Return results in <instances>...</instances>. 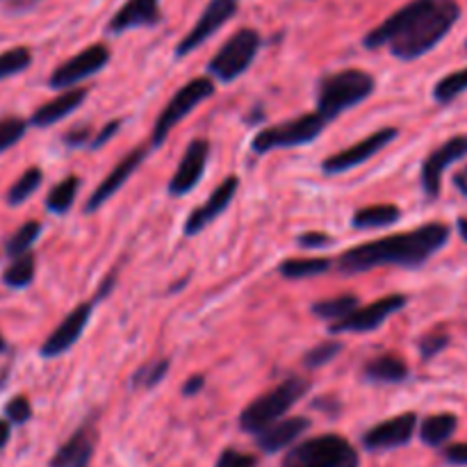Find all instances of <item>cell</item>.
<instances>
[{
	"label": "cell",
	"mask_w": 467,
	"mask_h": 467,
	"mask_svg": "<svg viewBox=\"0 0 467 467\" xmlns=\"http://www.w3.org/2000/svg\"><path fill=\"white\" fill-rule=\"evenodd\" d=\"M459 16L461 7L454 0H413L374 27L363 44L369 50L390 46L395 57L410 62L436 48Z\"/></svg>",
	"instance_id": "6da1fadb"
},
{
	"label": "cell",
	"mask_w": 467,
	"mask_h": 467,
	"mask_svg": "<svg viewBox=\"0 0 467 467\" xmlns=\"http://www.w3.org/2000/svg\"><path fill=\"white\" fill-rule=\"evenodd\" d=\"M450 235L451 231L447 223H424V226L415 228V231H406L400 233V235L381 237V240L351 246L349 251L340 255L337 269L347 274V276L365 274L374 267H386V265L418 269L450 242Z\"/></svg>",
	"instance_id": "7a4b0ae2"
},
{
	"label": "cell",
	"mask_w": 467,
	"mask_h": 467,
	"mask_svg": "<svg viewBox=\"0 0 467 467\" xmlns=\"http://www.w3.org/2000/svg\"><path fill=\"white\" fill-rule=\"evenodd\" d=\"M374 87H377L374 76L360 68L328 73L319 80L317 87V114L324 121L331 123L342 112L368 100L374 94Z\"/></svg>",
	"instance_id": "3957f363"
},
{
	"label": "cell",
	"mask_w": 467,
	"mask_h": 467,
	"mask_svg": "<svg viewBox=\"0 0 467 467\" xmlns=\"http://www.w3.org/2000/svg\"><path fill=\"white\" fill-rule=\"evenodd\" d=\"M310 390V383L301 377H290L283 383H278L274 390L265 392L258 400L251 401L240 415V429L242 431L251 433V436H258L260 431H265L267 427H272L274 422L283 420V415L292 409V406L299 404L301 397Z\"/></svg>",
	"instance_id": "277c9868"
},
{
	"label": "cell",
	"mask_w": 467,
	"mask_h": 467,
	"mask_svg": "<svg viewBox=\"0 0 467 467\" xmlns=\"http://www.w3.org/2000/svg\"><path fill=\"white\" fill-rule=\"evenodd\" d=\"M281 467H360V456L347 438L324 433L290 447Z\"/></svg>",
	"instance_id": "5b68a950"
},
{
	"label": "cell",
	"mask_w": 467,
	"mask_h": 467,
	"mask_svg": "<svg viewBox=\"0 0 467 467\" xmlns=\"http://www.w3.org/2000/svg\"><path fill=\"white\" fill-rule=\"evenodd\" d=\"M327 126L328 123L317 112L301 114V117L290 119V121L276 123V126L260 130L254 137V141H251V149H254V153L265 155L276 149H292V146L310 144V141H315L327 130Z\"/></svg>",
	"instance_id": "8992f818"
},
{
	"label": "cell",
	"mask_w": 467,
	"mask_h": 467,
	"mask_svg": "<svg viewBox=\"0 0 467 467\" xmlns=\"http://www.w3.org/2000/svg\"><path fill=\"white\" fill-rule=\"evenodd\" d=\"M214 82L210 78H194L187 85H182L176 94L171 96L164 109L160 112L158 121L153 126V135H150V146H162L169 132L178 126L185 117H190L203 100H208L214 94Z\"/></svg>",
	"instance_id": "52a82bcc"
},
{
	"label": "cell",
	"mask_w": 467,
	"mask_h": 467,
	"mask_svg": "<svg viewBox=\"0 0 467 467\" xmlns=\"http://www.w3.org/2000/svg\"><path fill=\"white\" fill-rule=\"evenodd\" d=\"M260 44H263V39H260L258 32L251 30V27H242L210 59L208 73L222 82L237 80L254 64Z\"/></svg>",
	"instance_id": "ba28073f"
},
{
	"label": "cell",
	"mask_w": 467,
	"mask_h": 467,
	"mask_svg": "<svg viewBox=\"0 0 467 467\" xmlns=\"http://www.w3.org/2000/svg\"><path fill=\"white\" fill-rule=\"evenodd\" d=\"M109 62V48L105 44H94L89 48L80 50L78 55H73L71 59H67L64 64H59L57 68L50 76L48 85L53 89H73L78 82L87 80V78L96 76L100 68L108 67Z\"/></svg>",
	"instance_id": "9c48e42d"
},
{
	"label": "cell",
	"mask_w": 467,
	"mask_h": 467,
	"mask_svg": "<svg viewBox=\"0 0 467 467\" xmlns=\"http://www.w3.org/2000/svg\"><path fill=\"white\" fill-rule=\"evenodd\" d=\"M397 135H400V130H397V128H381V130L372 132V135L365 137V140L356 141V144L349 146V149L340 150V153H336V155H331V158L324 160L322 171L327 173V176H337V173L351 171V169L360 167V164L368 162L369 158H374L379 150L386 149V146L390 144Z\"/></svg>",
	"instance_id": "30bf717a"
},
{
	"label": "cell",
	"mask_w": 467,
	"mask_h": 467,
	"mask_svg": "<svg viewBox=\"0 0 467 467\" xmlns=\"http://www.w3.org/2000/svg\"><path fill=\"white\" fill-rule=\"evenodd\" d=\"M406 301L409 299H406L404 295H388V296H383V299L374 301V304L365 306V308H360L358 306V308H356L354 313L347 315L345 319L331 324V327H328V331H331L333 336H337V333L377 331V328L381 327L388 317H392V315L400 313V310L404 308Z\"/></svg>",
	"instance_id": "8fae6325"
},
{
	"label": "cell",
	"mask_w": 467,
	"mask_h": 467,
	"mask_svg": "<svg viewBox=\"0 0 467 467\" xmlns=\"http://www.w3.org/2000/svg\"><path fill=\"white\" fill-rule=\"evenodd\" d=\"M237 5H240V0H210L199 21L194 23V27H192V30L182 36L181 44L176 46V57H185L192 50L203 46L205 41L228 21V18L235 16Z\"/></svg>",
	"instance_id": "7c38bea8"
},
{
	"label": "cell",
	"mask_w": 467,
	"mask_h": 467,
	"mask_svg": "<svg viewBox=\"0 0 467 467\" xmlns=\"http://www.w3.org/2000/svg\"><path fill=\"white\" fill-rule=\"evenodd\" d=\"M467 158V135H456L451 140H447L445 144L438 146L422 164V173H420V181H422V190L427 194V199H438L442 185V173L447 171V167L459 160Z\"/></svg>",
	"instance_id": "4fadbf2b"
},
{
	"label": "cell",
	"mask_w": 467,
	"mask_h": 467,
	"mask_svg": "<svg viewBox=\"0 0 467 467\" xmlns=\"http://www.w3.org/2000/svg\"><path fill=\"white\" fill-rule=\"evenodd\" d=\"M91 313H94V301H85L78 308H73L67 317L59 322V327L50 333L41 345V356L44 358H57V356L67 354L73 345L82 337L87 324H89Z\"/></svg>",
	"instance_id": "5bb4252c"
},
{
	"label": "cell",
	"mask_w": 467,
	"mask_h": 467,
	"mask_svg": "<svg viewBox=\"0 0 467 467\" xmlns=\"http://www.w3.org/2000/svg\"><path fill=\"white\" fill-rule=\"evenodd\" d=\"M208 158H210L208 140L190 141L181 164H178L171 181H169V194H171L173 199L190 194V192L199 185L201 178H203L205 173V167H208Z\"/></svg>",
	"instance_id": "9a60e30c"
},
{
	"label": "cell",
	"mask_w": 467,
	"mask_h": 467,
	"mask_svg": "<svg viewBox=\"0 0 467 467\" xmlns=\"http://www.w3.org/2000/svg\"><path fill=\"white\" fill-rule=\"evenodd\" d=\"M144 158H146L144 146H137V149H132L130 153L123 155V158L117 162V167H114L112 171H109L108 176L100 181V185L91 192V196L87 199L85 208H82L85 210V214H94L96 210L103 208V205L108 203V201L112 199V196L117 194L123 185H126L128 178H130L132 173L141 167Z\"/></svg>",
	"instance_id": "2e32d148"
},
{
	"label": "cell",
	"mask_w": 467,
	"mask_h": 467,
	"mask_svg": "<svg viewBox=\"0 0 467 467\" xmlns=\"http://www.w3.org/2000/svg\"><path fill=\"white\" fill-rule=\"evenodd\" d=\"M415 427H418V415L401 413L369 429L363 436V447L368 451H388L404 447L413 441Z\"/></svg>",
	"instance_id": "e0dca14e"
},
{
	"label": "cell",
	"mask_w": 467,
	"mask_h": 467,
	"mask_svg": "<svg viewBox=\"0 0 467 467\" xmlns=\"http://www.w3.org/2000/svg\"><path fill=\"white\" fill-rule=\"evenodd\" d=\"M96 442H99V427L96 420H85L67 442L55 451L48 467H89L94 459Z\"/></svg>",
	"instance_id": "ac0fdd59"
},
{
	"label": "cell",
	"mask_w": 467,
	"mask_h": 467,
	"mask_svg": "<svg viewBox=\"0 0 467 467\" xmlns=\"http://www.w3.org/2000/svg\"><path fill=\"white\" fill-rule=\"evenodd\" d=\"M237 190H240V178L237 176L223 178L222 185H219L217 190L210 194V199L205 201L203 205H199V208L192 210L190 217H187V222H185V226H182V233H185L187 237L199 235V233L203 231L205 226H210V223H213L219 214L226 213L228 205H231L233 199H235Z\"/></svg>",
	"instance_id": "d6986e66"
},
{
	"label": "cell",
	"mask_w": 467,
	"mask_h": 467,
	"mask_svg": "<svg viewBox=\"0 0 467 467\" xmlns=\"http://www.w3.org/2000/svg\"><path fill=\"white\" fill-rule=\"evenodd\" d=\"M162 14H160V0H128L121 9L112 16L108 30L112 35H123L135 27L158 26Z\"/></svg>",
	"instance_id": "ffe728a7"
},
{
	"label": "cell",
	"mask_w": 467,
	"mask_h": 467,
	"mask_svg": "<svg viewBox=\"0 0 467 467\" xmlns=\"http://www.w3.org/2000/svg\"><path fill=\"white\" fill-rule=\"evenodd\" d=\"M308 429V418H283L278 422H274L272 427L265 429V431H260L255 436V442H258V447L265 454H278V451L295 445Z\"/></svg>",
	"instance_id": "44dd1931"
},
{
	"label": "cell",
	"mask_w": 467,
	"mask_h": 467,
	"mask_svg": "<svg viewBox=\"0 0 467 467\" xmlns=\"http://www.w3.org/2000/svg\"><path fill=\"white\" fill-rule=\"evenodd\" d=\"M87 94H89V91L82 89V87H73V89L62 91V94L55 96L53 100H48V103H44L41 108H36L30 123L36 128L55 126V123L67 119L71 112H76V109L80 108L82 100L87 99Z\"/></svg>",
	"instance_id": "7402d4cb"
},
{
	"label": "cell",
	"mask_w": 467,
	"mask_h": 467,
	"mask_svg": "<svg viewBox=\"0 0 467 467\" xmlns=\"http://www.w3.org/2000/svg\"><path fill=\"white\" fill-rule=\"evenodd\" d=\"M409 365L392 354L372 358L363 369V377L372 383H401L409 379Z\"/></svg>",
	"instance_id": "603a6c76"
},
{
	"label": "cell",
	"mask_w": 467,
	"mask_h": 467,
	"mask_svg": "<svg viewBox=\"0 0 467 467\" xmlns=\"http://www.w3.org/2000/svg\"><path fill=\"white\" fill-rule=\"evenodd\" d=\"M401 219V210L392 203H379V205H368V208L358 210L351 219L354 228L358 231H374V228H386L392 226Z\"/></svg>",
	"instance_id": "cb8c5ba5"
},
{
	"label": "cell",
	"mask_w": 467,
	"mask_h": 467,
	"mask_svg": "<svg viewBox=\"0 0 467 467\" xmlns=\"http://www.w3.org/2000/svg\"><path fill=\"white\" fill-rule=\"evenodd\" d=\"M456 429H459V418L454 413H438L424 420L422 427H420V438H422L424 445L441 447L454 436Z\"/></svg>",
	"instance_id": "d4e9b609"
},
{
	"label": "cell",
	"mask_w": 467,
	"mask_h": 467,
	"mask_svg": "<svg viewBox=\"0 0 467 467\" xmlns=\"http://www.w3.org/2000/svg\"><path fill=\"white\" fill-rule=\"evenodd\" d=\"M78 192H80V178L78 176L62 178V181L48 192V196H46V208H48V213L57 214V217L67 214L68 210L73 208V203H76Z\"/></svg>",
	"instance_id": "484cf974"
},
{
	"label": "cell",
	"mask_w": 467,
	"mask_h": 467,
	"mask_svg": "<svg viewBox=\"0 0 467 467\" xmlns=\"http://www.w3.org/2000/svg\"><path fill=\"white\" fill-rule=\"evenodd\" d=\"M35 272H36V258L35 254H23L18 258H12V263L5 267L3 272V283L12 290H23V287L30 285L35 281Z\"/></svg>",
	"instance_id": "4316f807"
},
{
	"label": "cell",
	"mask_w": 467,
	"mask_h": 467,
	"mask_svg": "<svg viewBox=\"0 0 467 467\" xmlns=\"http://www.w3.org/2000/svg\"><path fill=\"white\" fill-rule=\"evenodd\" d=\"M331 269V260L327 258H290L278 265V272L285 278H313L327 274Z\"/></svg>",
	"instance_id": "83f0119b"
},
{
	"label": "cell",
	"mask_w": 467,
	"mask_h": 467,
	"mask_svg": "<svg viewBox=\"0 0 467 467\" xmlns=\"http://www.w3.org/2000/svg\"><path fill=\"white\" fill-rule=\"evenodd\" d=\"M358 308V296L356 295H340V296H333V299H324L313 304V315L315 317H322L328 319V322H340L345 319L347 315L354 313Z\"/></svg>",
	"instance_id": "f1b7e54d"
},
{
	"label": "cell",
	"mask_w": 467,
	"mask_h": 467,
	"mask_svg": "<svg viewBox=\"0 0 467 467\" xmlns=\"http://www.w3.org/2000/svg\"><path fill=\"white\" fill-rule=\"evenodd\" d=\"M41 181H44V173H41L39 167H30L18 176V181L9 187L7 192V203L9 205H21L39 190Z\"/></svg>",
	"instance_id": "f546056e"
},
{
	"label": "cell",
	"mask_w": 467,
	"mask_h": 467,
	"mask_svg": "<svg viewBox=\"0 0 467 467\" xmlns=\"http://www.w3.org/2000/svg\"><path fill=\"white\" fill-rule=\"evenodd\" d=\"M39 235H41L39 222L23 223V226L18 228V231H14L12 235H9V240L5 242V254H7L9 258H18V255L27 254V251L32 249V244L39 240Z\"/></svg>",
	"instance_id": "4dcf8cb0"
},
{
	"label": "cell",
	"mask_w": 467,
	"mask_h": 467,
	"mask_svg": "<svg viewBox=\"0 0 467 467\" xmlns=\"http://www.w3.org/2000/svg\"><path fill=\"white\" fill-rule=\"evenodd\" d=\"M467 91V67L459 68V71L450 73V76L441 78L433 87V99L441 105H450L451 100L459 99L461 94Z\"/></svg>",
	"instance_id": "1f68e13d"
},
{
	"label": "cell",
	"mask_w": 467,
	"mask_h": 467,
	"mask_svg": "<svg viewBox=\"0 0 467 467\" xmlns=\"http://www.w3.org/2000/svg\"><path fill=\"white\" fill-rule=\"evenodd\" d=\"M169 372V360L160 358L153 363H146L132 374V388H141V390H150V388L160 386Z\"/></svg>",
	"instance_id": "d6a6232c"
},
{
	"label": "cell",
	"mask_w": 467,
	"mask_h": 467,
	"mask_svg": "<svg viewBox=\"0 0 467 467\" xmlns=\"http://www.w3.org/2000/svg\"><path fill=\"white\" fill-rule=\"evenodd\" d=\"M30 64H32V53L30 48H26V46L5 50V53H0V80L18 76V73L26 71Z\"/></svg>",
	"instance_id": "836d02e7"
},
{
	"label": "cell",
	"mask_w": 467,
	"mask_h": 467,
	"mask_svg": "<svg viewBox=\"0 0 467 467\" xmlns=\"http://www.w3.org/2000/svg\"><path fill=\"white\" fill-rule=\"evenodd\" d=\"M340 351H342V342H337V340L319 342L317 347H313V349H310L308 354L304 356V365L308 369L324 368V365L331 363V360L336 358V356L340 354Z\"/></svg>",
	"instance_id": "e575fe53"
},
{
	"label": "cell",
	"mask_w": 467,
	"mask_h": 467,
	"mask_svg": "<svg viewBox=\"0 0 467 467\" xmlns=\"http://www.w3.org/2000/svg\"><path fill=\"white\" fill-rule=\"evenodd\" d=\"M27 130V121L21 117H5L0 119V153L12 149Z\"/></svg>",
	"instance_id": "d590c367"
},
{
	"label": "cell",
	"mask_w": 467,
	"mask_h": 467,
	"mask_svg": "<svg viewBox=\"0 0 467 467\" xmlns=\"http://www.w3.org/2000/svg\"><path fill=\"white\" fill-rule=\"evenodd\" d=\"M447 345H450V336H447L445 331H433L420 340V354H422L424 360H431L433 356L441 354Z\"/></svg>",
	"instance_id": "8d00e7d4"
},
{
	"label": "cell",
	"mask_w": 467,
	"mask_h": 467,
	"mask_svg": "<svg viewBox=\"0 0 467 467\" xmlns=\"http://www.w3.org/2000/svg\"><path fill=\"white\" fill-rule=\"evenodd\" d=\"M32 418V406L26 397H14L7 406H5V420L9 424H26Z\"/></svg>",
	"instance_id": "74e56055"
},
{
	"label": "cell",
	"mask_w": 467,
	"mask_h": 467,
	"mask_svg": "<svg viewBox=\"0 0 467 467\" xmlns=\"http://www.w3.org/2000/svg\"><path fill=\"white\" fill-rule=\"evenodd\" d=\"M214 467H258V459L237 450H223Z\"/></svg>",
	"instance_id": "f35d334b"
},
{
	"label": "cell",
	"mask_w": 467,
	"mask_h": 467,
	"mask_svg": "<svg viewBox=\"0 0 467 467\" xmlns=\"http://www.w3.org/2000/svg\"><path fill=\"white\" fill-rule=\"evenodd\" d=\"M91 135H94V128H91L89 123H78V126H73L71 130L64 132L62 141L67 146H71V149H78V146H87V141L91 140Z\"/></svg>",
	"instance_id": "ab89813d"
},
{
	"label": "cell",
	"mask_w": 467,
	"mask_h": 467,
	"mask_svg": "<svg viewBox=\"0 0 467 467\" xmlns=\"http://www.w3.org/2000/svg\"><path fill=\"white\" fill-rule=\"evenodd\" d=\"M296 244L301 249H324V246L333 244V237H328L327 233H304L296 237Z\"/></svg>",
	"instance_id": "60d3db41"
},
{
	"label": "cell",
	"mask_w": 467,
	"mask_h": 467,
	"mask_svg": "<svg viewBox=\"0 0 467 467\" xmlns=\"http://www.w3.org/2000/svg\"><path fill=\"white\" fill-rule=\"evenodd\" d=\"M442 456L451 465H467V442H456V445L445 447Z\"/></svg>",
	"instance_id": "b9f144b4"
},
{
	"label": "cell",
	"mask_w": 467,
	"mask_h": 467,
	"mask_svg": "<svg viewBox=\"0 0 467 467\" xmlns=\"http://www.w3.org/2000/svg\"><path fill=\"white\" fill-rule=\"evenodd\" d=\"M119 128H121V121H109L108 126H105L103 130H100L99 135H96L94 140H91V149H100V146L108 144V141L112 140L114 135H117Z\"/></svg>",
	"instance_id": "7bdbcfd3"
},
{
	"label": "cell",
	"mask_w": 467,
	"mask_h": 467,
	"mask_svg": "<svg viewBox=\"0 0 467 467\" xmlns=\"http://www.w3.org/2000/svg\"><path fill=\"white\" fill-rule=\"evenodd\" d=\"M203 386H205V377H203V374H196V377H190L185 381V386H182V395H185V397L196 395V392L203 390Z\"/></svg>",
	"instance_id": "ee69618b"
},
{
	"label": "cell",
	"mask_w": 467,
	"mask_h": 467,
	"mask_svg": "<svg viewBox=\"0 0 467 467\" xmlns=\"http://www.w3.org/2000/svg\"><path fill=\"white\" fill-rule=\"evenodd\" d=\"M454 185L459 187L461 194L467 196V167H463L459 173H456V176H454Z\"/></svg>",
	"instance_id": "f6af8a7d"
},
{
	"label": "cell",
	"mask_w": 467,
	"mask_h": 467,
	"mask_svg": "<svg viewBox=\"0 0 467 467\" xmlns=\"http://www.w3.org/2000/svg\"><path fill=\"white\" fill-rule=\"evenodd\" d=\"M9 433H12V424H9L7 420H0V450H3V447L7 445Z\"/></svg>",
	"instance_id": "bcb514c9"
},
{
	"label": "cell",
	"mask_w": 467,
	"mask_h": 467,
	"mask_svg": "<svg viewBox=\"0 0 467 467\" xmlns=\"http://www.w3.org/2000/svg\"><path fill=\"white\" fill-rule=\"evenodd\" d=\"M456 228H459L461 237L467 242V217H459V222H456Z\"/></svg>",
	"instance_id": "7dc6e473"
},
{
	"label": "cell",
	"mask_w": 467,
	"mask_h": 467,
	"mask_svg": "<svg viewBox=\"0 0 467 467\" xmlns=\"http://www.w3.org/2000/svg\"><path fill=\"white\" fill-rule=\"evenodd\" d=\"M7 3H12V5H32L35 0H7Z\"/></svg>",
	"instance_id": "c3c4849f"
},
{
	"label": "cell",
	"mask_w": 467,
	"mask_h": 467,
	"mask_svg": "<svg viewBox=\"0 0 467 467\" xmlns=\"http://www.w3.org/2000/svg\"><path fill=\"white\" fill-rule=\"evenodd\" d=\"M5 349V340H3V336H0V351Z\"/></svg>",
	"instance_id": "681fc988"
},
{
	"label": "cell",
	"mask_w": 467,
	"mask_h": 467,
	"mask_svg": "<svg viewBox=\"0 0 467 467\" xmlns=\"http://www.w3.org/2000/svg\"><path fill=\"white\" fill-rule=\"evenodd\" d=\"M465 48H467V44H465Z\"/></svg>",
	"instance_id": "f907efd6"
}]
</instances>
